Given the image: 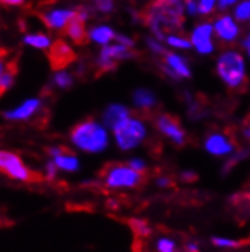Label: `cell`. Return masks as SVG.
I'll list each match as a JSON object with an SVG mask.
<instances>
[{
	"label": "cell",
	"mask_w": 250,
	"mask_h": 252,
	"mask_svg": "<svg viewBox=\"0 0 250 252\" xmlns=\"http://www.w3.org/2000/svg\"><path fill=\"white\" fill-rule=\"evenodd\" d=\"M103 181L108 189H135L141 186L142 175L137 170H134L129 166L123 164H112L105 169Z\"/></svg>",
	"instance_id": "4"
},
{
	"label": "cell",
	"mask_w": 250,
	"mask_h": 252,
	"mask_svg": "<svg viewBox=\"0 0 250 252\" xmlns=\"http://www.w3.org/2000/svg\"><path fill=\"white\" fill-rule=\"evenodd\" d=\"M129 225L132 228V231L137 234L138 237L144 239V237H149L152 234V228L150 225L146 222V220H141V219H131L129 220Z\"/></svg>",
	"instance_id": "21"
},
{
	"label": "cell",
	"mask_w": 250,
	"mask_h": 252,
	"mask_svg": "<svg viewBox=\"0 0 250 252\" xmlns=\"http://www.w3.org/2000/svg\"><path fill=\"white\" fill-rule=\"evenodd\" d=\"M53 82H55V85L59 88H68L71 84H73V78H71L70 73H67V71L59 70L55 75V78H53Z\"/></svg>",
	"instance_id": "25"
},
{
	"label": "cell",
	"mask_w": 250,
	"mask_h": 252,
	"mask_svg": "<svg viewBox=\"0 0 250 252\" xmlns=\"http://www.w3.org/2000/svg\"><path fill=\"white\" fill-rule=\"evenodd\" d=\"M212 245L217 246V248H227V249H234V248H240L243 243L240 240H235V239H229V237H219V236H214L211 239Z\"/></svg>",
	"instance_id": "22"
},
{
	"label": "cell",
	"mask_w": 250,
	"mask_h": 252,
	"mask_svg": "<svg viewBox=\"0 0 250 252\" xmlns=\"http://www.w3.org/2000/svg\"><path fill=\"white\" fill-rule=\"evenodd\" d=\"M185 251L187 252H199V245L194 243V242H190L185 245Z\"/></svg>",
	"instance_id": "39"
},
{
	"label": "cell",
	"mask_w": 250,
	"mask_h": 252,
	"mask_svg": "<svg viewBox=\"0 0 250 252\" xmlns=\"http://www.w3.org/2000/svg\"><path fill=\"white\" fill-rule=\"evenodd\" d=\"M187 12L190 15H195V14H200L199 12V2L197 0H185V3H184Z\"/></svg>",
	"instance_id": "31"
},
{
	"label": "cell",
	"mask_w": 250,
	"mask_h": 252,
	"mask_svg": "<svg viewBox=\"0 0 250 252\" xmlns=\"http://www.w3.org/2000/svg\"><path fill=\"white\" fill-rule=\"evenodd\" d=\"M85 17L82 14L78 12L76 9V15L73 19L70 20V23L65 26V33L68 37L73 40L76 44H85L88 35H86V31H85Z\"/></svg>",
	"instance_id": "16"
},
{
	"label": "cell",
	"mask_w": 250,
	"mask_h": 252,
	"mask_svg": "<svg viewBox=\"0 0 250 252\" xmlns=\"http://www.w3.org/2000/svg\"><path fill=\"white\" fill-rule=\"evenodd\" d=\"M179 178L185 183H190V181H195V179H197V175H195L194 172H191V170H185V172H182L179 175Z\"/></svg>",
	"instance_id": "34"
},
{
	"label": "cell",
	"mask_w": 250,
	"mask_h": 252,
	"mask_svg": "<svg viewBox=\"0 0 250 252\" xmlns=\"http://www.w3.org/2000/svg\"><path fill=\"white\" fill-rule=\"evenodd\" d=\"M166 40H167V44L174 47V49H184V50H187V49L191 47V41L190 40H187L185 37H181V35H176V33L168 35Z\"/></svg>",
	"instance_id": "23"
},
{
	"label": "cell",
	"mask_w": 250,
	"mask_h": 252,
	"mask_svg": "<svg viewBox=\"0 0 250 252\" xmlns=\"http://www.w3.org/2000/svg\"><path fill=\"white\" fill-rule=\"evenodd\" d=\"M115 40H117V43H120V44L129 46V47H135V43H134V40H132V38H129L128 35L117 33V35H115Z\"/></svg>",
	"instance_id": "33"
},
{
	"label": "cell",
	"mask_w": 250,
	"mask_h": 252,
	"mask_svg": "<svg viewBox=\"0 0 250 252\" xmlns=\"http://www.w3.org/2000/svg\"><path fill=\"white\" fill-rule=\"evenodd\" d=\"M203 146H205V151L214 157L230 155L235 149L232 138H229L223 132H209L203 141Z\"/></svg>",
	"instance_id": "11"
},
{
	"label": "cell",
	"mask_w": 250,
	"mask_h": 252,
	"mask_svg": "<svg viewBox=\"0 0 250 252\" xmlns=\"http://www.w3.org/2000/svg\"><path fill=\"white\" fill-rule=\"evenodd\" d=\"M75 60H76V53L64 40H56L49 47V61L53 70L59 71L65 68L68 64L73 63Z\"/></svg>",
	"instance_id": "9"
},
{
	"label": "cell",
	"mask_w": 250,
	"mask_h": 252,
	"mask_svg": "<svg viewBox=\"0 0 250 252\" xmlns=\"http://www.w3.org/2000/svg\"><path fill=\"white\" fill-rule=\"evenodd\" d=\"M243 135L246 140H250V119L244 123V128H243Z\"/></svg>",
	"instance_id": "40"
},
{
	"label": "cell",
	"mask_w": 250,
	"mask_h": 252,
	"mask_svg": "<svg viewBox=\"0 0 250 252\" xmlns=\"http://www.w3.org/2000/svg\"><path fill=\"white\" fill-rule=\"evenodd\" d=\"M132 102L139 111H153L158 105V99H156L155 93L147 88L135 90L132 94Z\"/></svg>",
	"instance_id": "17"
},
{
	"label": "cell",
	"mask_w": 250,
	"mask_h": 252,
	"mask_svg": "<svg viewBox=\"0 0 250 252\" xmlns=\"http://www.w3.org/2000/svg\"><path fill=\"white\" fill-rule=\"evenodd\" d=\"M44 172H46V178L47 179H55L58 172H59V169L56 167V164L53 163V161H49V163L46 164V170Z\"/></svg>",
	"instance_id": "32"
},
{
	"label": "cell",
	"mask_w": 250,
	"mask_h": 252,
	"mask_svg": "<svg viewBox=\"0 0 250 252\" xmlns=\"http://www.w3.org/2000/svg\"><path fill=\"white\" fill-rule=\"evenodd\" d=\"M41 108V102L38 99H28L22 105H19L14 110H9L5 113V117L9 120H28L35 113H38Z\"/></svg>",
	"instance_id": "15"
},
{
	"label": "cell",
	"mask_w": 250,
	"mask_h": 252,
	"mask_svg": "<svg viewBox=\"0 0 250 252\" xmlns=\"http://www.w3.org/2000/svg\"><path fill=\"white\" fill-rule=\"evenodd\" d=\"M0 172L9 176L11 179H15V181L28 183L35 179L33 173L23 163V159L9 151H0Z\"/></svg>",
	"instance_id": "6"
},
{
	"label": "cell",
	"mask_w": 250,
	"mask_h": 252,
	"mask_svg": "<svg viewBox=\"0 0 250 252\" xmlns=\"http://www.w3.org/2000/svg\"><path fill=\"white\" fill-rule=\"evenodd\" d=\"M158 131L171 140L176 146H184L187 141V132L182 128L181 122L171 114H159L155 120Z\"/></svg>",
	"instance_id": "7"
},
{
	"label": "cell",
	"mask_w": 250,
	"mask_h": 252,
	"mask_svg": "<svg viewBox=\"0 0 250 252\" xmlns=\"http://www.w3.org/2000/svg\"><path fill=\"white\" fill-rule=\"evenodd\" d=\"M216 71L223 84L232 90H243L247 85L244 58L237 50H224L216 63Z\"/></svg>",
	"instance_id": "2"
},
{
	"label": "cell",
	"mask_w": 250,
	"mask_h": 252,
	"mask_svg": "<svg viewBox=\"0 0 250 252\" xmlns=\"http://www.w3.org/2000/svg\"><path fill=\"white\" fill-rule=\"evenodd\" d=\"M76 15V9L68 8H52L41 12V19L50 29H64L70 20Z\"/></svg>",
	"instance_id": "12"
},
{
	"label": "cell",
	"mask_w": 250,
	"mask_h": 252,
	"mask_svg": "<svg viewBox=\"0 0 250 252\" xmlns=\"http://www.w3.org/2000/svg\"><path fill=\"white\" fill-rule=\"evenodd\" d=\"M25 43L28 46L37 47V49H47L52 46V41L44 33H29L25 37Z\"/></svg>",
	"instance_id": "20"
},
{
	"label": "cell",
	"mask_w": 250,
	"mask_h": 252,
	"mask_svg": "<svg viewBox=\"0 0 250 252\" xmlns=\"http://www.w3.org/2000/svg\"><path fill=\"white\" fill-rule=\"evenodd\" d=\"M64 151H67V149H65V148H62V146H53V148H50V149H49V155L53 158V157L61 155Z\"/></svg>",
	"instance_id": "38"
},
{
	"label": "cell",
	"mask_w": 250,
	"mask_h": 252,
	"mask_svg": "<svg viewBox=\"0 0 250 252\" xmlns=\"http://www.w3.org/2000/svg\"><path fill=\"white\" fill-rule=\"evenodd\" d=\"M158 252H176V243L168 237H161L156 242Z\"/></svg>",
	"instance_id": "26"
},
{
	"label": "cell",
	"mask_w": 250,
	"mask_h": 252,
	"mask_svg": "<svg viewBox=\"0 0 250 252\" xmlns=\"http://www.w3.org/2000/svg\"><path fill=\"white\" fill-rule=\"evenodd\" d=\"M214 31H216V35L219 37V40L223 43H234L240 37L238 25L227 14L220 15L219 19L214 22Z\"/></svg>",
	"instance_id": "13"
},
{
	"label": "cell",
	"mask_w": 250,
	"mask_h": 252,
	"mask_svg": "<svg viewBox=\"0 0 250 252\" xmlns=\"http://www.w3.org/2000/svg\"><path fill=\"white\" fill-rule=\"evenodd\" d=\"M156 186L161 187V189H164V187L171 186V181H170V179H168L167 176H159V178L156 179Z\"/></svg>",
	"instance_id": "37"
},
{
	"label": "cell",
	"mask_w": 250,
	"mask_h": 252,
	"mask_svg": "<svg viewBox=\"0 0 250 252\" xmlns=\"http://www.w3.org/2000/svg\"><path fill=\"white\" fill-rule=\"evenodd\" d=\"M115 32L110 28V26H106V25H100V26H94L90 33H88V38L93 40L94 43L97 44H110L112 40H115Z\"/></svg>",
	"instance_id": "19"
},
{
	"label": "cell",
	"mask_w": 250,
	"mask_h": 252,
	"mask_svg": "<svg viewBox=\"0 0 250 252\" xmlns=\"http://www.w3.org/2000/svg\"><path fill=\"white\" fill-rule=\"evenodd\" d=\"M2 3H6V5H22L25 0H0Z\"/></svg>",
	"instance_id": "41"
},
{
	"label": "cell",
	"mask_w": 250,
	"mask_h": 252,
	"mask_svg": "<svg viewBox=\"0 0 250 252\" xmlns=\"http://www.w3.org/2000/svg\"><path fill=\"white\" fill-rule=\"evenodd\" d=\"M163 73H166L168 78H171L173 81H181V79H188L191 78V68L188 65V63L185 61V58H182L181 55H176V53L171 52H166L163 55Z\"/></svg>",
	"instance_id": "8"
},
{
	"label": "cell",
	"mask_w": 250,
	"mask_h": 252,
	"mask_svg": "<svg viewBox=\"0 0 250 252\" xmlns=\"http://www.w3.org/2000/svg\"><path fill=\"white\" fill-rule=\"evenodd\" d=\"M212 31L214 26L208 22H202L195 26L191 32V46L202 55H209L214 52V43H212Z\"/></svg>",
	"instance_id": "10"
},
{
	"label": "cell",
	"mask_w": 250,
	"mask_h": 252,
	"mask_svg": "<svg viewBox=\"0 0 250 252\" xmlns=\"http://www.w3.org/2000/svg\"><path fill=\"white\" fill-rule=\"evenodd\" d=\"M128 166L132 167L134 170L139 172V173L146 172V169H147L146 161H144V159H141V158H131V159L128 161Z\"/></svg>",
	"instance_id": "29"
},
{
	"label": "cell",
	"mask_w": 250,
	"mask_h": 252,
	"mask_svg": "<svg viewBox=\"0 0 250 252\" xmlns=\"http://www.w3.org/2000/svg\"><path fill=\"white\" fill-rule=\"evenodd\" d=\"M146 44H147V47L155 53V55L163 57L164 53L167 52V50L164 49V46H163V44H159V41H158L156 38H147V40H146Z\"/></svg>",
	"instance_id": "27"
},
{
	"label": "cell",
	"mask_w": 250,
	"mask_h": 252,
	"mask_svg": "<svg viewBox=\"0 0 250 252\" xmlns=\"http://www.w3.org/2000/svg\"><path fill=\"white\" fill-rule=\"evenodd\" d=\"M135 57H137L135 47H129V46L120 44V43L106 44L100 50L99 58L96 61L99 73H108V71H114L120 61L131 60V58H135Z\"/></svg>",
	"instance_id": "5"
},
{
	"label": "cell",
	"mask_w": 250,
	"mask_h": 252,
	"mask_svg": "<svg viewBox=\"0 0 250 252\" xmlns=\"http://www.w3.org/2000/svg\"><path fill=\"white\" fill-rule=\"evenodd\" d=\"M199 2V12L200 14H209L216 6L217 0H197Z\"/></svg>",
	"instance_id": "30"
},
{
	"label": "cell",
	"mask_w": 250,
	"mask_h": 252,
	"mask_svg": "<svg viewBox=\"0 0 250 252\" xmlns=\"http://www.w3.org/2000/svg\"><path fill=\"white\" fill-rule=\"evenodd\" d=\"M73 146L86 154H100L110 145V135L105 125L96 120H83L70 132Z\"/></svg>",
	"instance_id": "1"
},
{
	"label": "cell",
	"mask_w": 250,
	"mask_h": 252,
	"mask_svg": "<svg viewBox=\"0 0 250 252\" xmlns=\"http://www.w3.org/2000/svg\"><path fill=\"white\" fill-rule=\"evenodd\" d=\"M53 163L56 164V167L61 170V172H67V173H73V172H78L79 167H81V163H79V158L76 155H73L68 151H64L61 155L58 157H53L52 158Z\"/></svg>",
	"instance_id": "18"
},
{
	"label": "cell",
	"mask_w": 250,
	"mask_h": 252,
	"mask_svg": "<svg viewBox=\"0 0 250 252\" xmlns=\"http://www.w3.org/2000/svg\"><path fill=\"white\" fill-rule=\"evenodd\" d=\"M147 135V128L142 120L129 117L114 129V138L121 151H132L138 148Z\"/></svg>",
	"instance_id": "3"
},
{
	"label": "cell",
	"mask_w": 250,
	"mask_h": 252,
	"mask_svg": "<svg viewBox=\"0 0 250 252\" xmlns=\"http://www.w3.org/2000/svg\"><path fill=\"white\" fill-rule=\"evenodd\" d=\"M94 5L103 14H110L114 11V0H94Z\"/></svg>",
	"instance_id": "28"
},
{
	"label": "cell",
	"mask_w": 250,
	"mask_h": 252,
	"mask_svg": "<svg viewBox=\"0 0 250 252\" xmlns=\"http://www.w3.org/2000/svg\"><path fill=\"white\" fill-rule=\"evenodd\" d=\"M238 2V0H217V3H219V9H227L230 8L232 5H235Z\"/></svg>",
	"instance_id": "36"
},
{
	"label": "cell",
	"mask_w": 250,
	"mask_h": 252,
	"mask_svg": "<svg viewBox=\"0 0 250 252\" xmlns=\"http://www.w3.org/2000/svg\"><path fill=\"white\" fill-rule=\"evenodd\" d=\"M129 117H131V111L128 106L120 105V103H112L103 111V125L108 129L114 131L120 123H123Z\"/></svg>",
	"instance_id": "14"
},
{
	"label": "cell",
	"mask_w": 250,
	"mask_h": 252,
	"mask_svg": "<svg viewBox=\"0 0 250 252\" xmlns=\"http://www.w3.org/2000/svg\"><path fill=\"white\" fill-rule=\"evenodd\" d=\"M247 53H249V57H250V46L247 47Z\"/></svg>",
	"instance_id": "42"
},
{
	"label": "cell",
	"mask_w": 250,
	"mask_h": 252,
	"mask_svg": "<svg viewBox=\"0 0 250 252\" xmlns=\"http://www.w3.org/2000/svg\"><path fill=\"white\" fill-rule=\"evenodd\" d=\"M234 15L238 22H249L250 20V0H243L235 8Z\"/></svg>",
	"instance_id": "24"
},
{
	"label": "cell",
	"mask_w": 250,
	"mask_h": 252,
	"mask_svg": "<svg viewBox=\"0 0 250 252\" xmlns=\"http://www.w3.org/2000/svg\"><path fill=\"white\" fill-rule=\"evenodd\" d=\"M6 67H8V64H6V58H5V52L0 50V79H2Z\"/></svg>",
	"instance_id": "35"
}]
</instances>
